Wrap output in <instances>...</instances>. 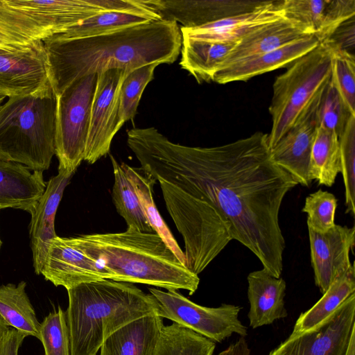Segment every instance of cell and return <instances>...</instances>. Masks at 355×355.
<instances>
[{"instance_id":"obj_1","label":"cell","mask_w":355,"mask_h":355,"mask_svg":"<svg viewBox=\"0 0 355 355\" xmlns=\"http://www.w3.org/2000/svg\"><path fill=\"white\" fill-rule=\"evenodd\" d=\"M127 144L151 179L166 182L211 206L230 234L280 277L285 239L279 211L298 184L271 159L268 134L257 132L214 147L171 141L154 127L134 128Z\"/></svg>"},{"instance_id":"obj_2","label":"cell","mask_w":355,"mask_h":355,"mask_svg":"<svg viewBox=\"0 0 355 355\" xmlns=\"http://www.w3.org/2000/svg\"><path fill=\"white\" fill-rule=\"evenodd\" d=\"M182 33L177 22L157 19L110 33L83 38L49 36L43 40L55 96L74 80L112 69L129 73L178 58Z\"/></svg>"},{"instance_id":"obj_3","label":"cell","mask_w":355,"mask_h":355,"mask_svg":"<svg viewBox=\"0 0 355 355\" xmlns=\"http://www.w3.org/2000/svg\"><path fill=\"white\" fill-rule=\"evenodd\" d=\"M69 242L98 261L110 279L166 288L184 289L193 294L198 275L183 265L156 233L132 227L119 233L93 234L68 237Z\"/></svg>"},{"instance_id":"obj_4","label":"cell","mask_w":355,"mask_h":355,"mask_svg":"<svg viewBox=\"0 0 355 355\" xmlns=\"http://www.w3.org/2000/svg\"><path fill=\"white\" fill-rule=\"evenodd\" d=\"M67 291L71 355H96L116 330L157 311L154 297L131 283L101 279Z\"/></svg>"},{"instance_id":"obj_5","label":"cell","mask_w":355,"mask_h":355,"mask_svg":"<svg viewBox=\"0 0 355 355\" xmlns=\"http://www.w3.org/2000/svg\"><path fill=\"white\" fill-rule=\"evenodd\" d=\"M56 106L51 87L9 97L0 107V159L48 170L55 153Z\"/></svg>"},{"instance_id":"obj_6","label":"cell","mask_w":355,"mask_h":355,"mask_svg":"<svg viewBox=\"0 0 355 355\" xmlns=\"http://www.w3.org/2000/svg\"><path fill=\"white\" fill-rule=\"evenodd\" d=\"M333 46V38L320 42L276 78L269 107L272 118L268 134L270 150L329 80Z\"/></svg>"},{"instance_id":"obj_7","label":"cell","mask_w":355,"mask_h":355,"mask_svg":"<svg viewBox=\"0 0 355 355\" xmlns=\"http://www.w3.org/2000/svg\"><path fill=\"white\" fill-rule=\"evenodd\" d=\"M158 182L166 209L183 238L185 266L198 275L233 240L230 227L207 202Z\"/></svg>"},{"instance_id":"obj_8","label":"cell","mask_w":355,"mask_h":355,"mask_svg":"<svg viewBox=\"0 0 355 355\" xmlns=\"http://www.w3.org/2000/svg\"><path fill=\"white\" fill-rule=\"evenodd\" d=\"M97 73L78 78L56 97L55 153L58 171L74 173L84 160Z\"/></svg>"},{"instance_id":"obj_9","label":"cell","mask_w":355,"mask_h":355,"mask_svg":"<svg viewBox=\"0 0 355 355\" xmlns=\"http://www.w3.org/2000/svg\"><path fill=\"white\" fill-rule=\"evenodd\" d=\"M157 304V314L191 329L214 342L220 343L233 334H248L239 319V306L223 304L216 308L197 304L177 291L149 288Z\"/></svg>"},{"instance_id":"obj_10","label":"cell","mask_w":355,"mask_h":355,"mask_svg":"<svg viewBox=\"0 0 355 355\" xmlns=\"http://www.w3.org/2000/svg\"><path fill=\"white\" fill-rule=\"evenodd\" d=\"M268 355H355V293L319 324L290 335Z\"/></svg>"},{"instance_id":"obj_11","label":"cell","mask_w":355,"mask_h":355,"mask_svg":"<svg viewBox=\"0 0 355 355\" xmlns=\"http://www.w3.org/2000/svg\"><path fill=\"white\" fill-rule=\"evenodd\" d=\"M127 72L112 69L97 73L84 160L94 164L110 152L112 141L121 128L119 93Z\"/></svg>"},{"instance_id":"obj_12","label":"cell","mask_w":355,"mask_h":355,"mask_svg":"<svg viewBox=\"0 0 355 355\" xmlns=\"http://www.w3.org/2000/svg\"><path fill=\"white\" fill-rule=\"evenodd\" d=\"M44 42L19 49L0 48V93L6 97L34 94L51 88Z\"/></svg>"},{"instance_id":"obj_13","label":"cell","mask_w":355,"mask_h":355,"mask_svg":"<svg viewBox=\"0 0 355 355\" xmlns=\"http://www.w3.org/2000/svg\"><path fill=\"white\" fill-rule=\"evenodd\" d=\"M322 88L270 149L272 160L297 184L304 187L312 182L309 176V167L318 127L317 112Z\"/></svg>"},{"instance_id":"obj_14","label":"cell","mask_w":355,"mask_h":355,"mask_svg":"<svg viewBox=\"0 0 355 355\" xmlns=\"http://www.w3.org/2000/svg\"><path fill=\"white\" fill-rule=\"evenodd\" d=\"M311 263L315 285L322 294L354 266L349 252L354 245V227L335 225L324 232L308 228Z\"/></svg>"},{"instance_id":"obj_15","label":"cell","mask_w":355,"mask_h":355,"mask_svg":"<svg viewBox=\"0 0 355 355\" xmlns=\"http://www.w3.org/2000/svg\"><path fill=\"white\" fill-rule=\"evenodd\" d=\"M41 275L55 286L67 290L82 283L110 278L98 261L73 246L68 237L58 236L49 245Z\"/></svg>"},{"instance_id":"obj_16","label":"cell","mask_w":355,"mask_h":355,"mask_svg":"<svg viewBox=\"0 0 355 355\" xmlns=\"http://www.w3.org/2000/svg\"><path fill=\"white\" fill-rule=\"evenodd\" d=\"M161 19L180 22L182 27L190 28L248 12L260 4L261 1H171L139 0Z\"/></svg>"},{"instance_id":"obj_17","label":"cell","mask_w":355,"mask_h":355,"mask_svg":"<svg viewBox=\"0 0 355 355\" xmlns=\"http://www.w3.org/2000/svg\"><path fill=\"white\" fill-rule=\"evenodd\" d=\"M284 17L314 35L320 42L331 39L355 15V0H282Z\"/></svg>"},{"instance_id":"obj_18","label":"cell","mask_w":355,"mask_h":355,"mask_svg":"<svg viewBox=\"0 0 355 355\" xmlns=\"http://www.w3.org/2000/svg\"><path fill=\"white\" fill-rule=\"evenodd\" d=\"M284 17L281 1H263L253 9L206 25L180 27L182 37L219 43H236L258 27Z\"/></svg>"},{"instance_id":"obj_19","label":"cell","mask_w":355,"mask_h":355,"mask_svg":"<svg viewBox=\"0 0 355 355\" xmlns=\"http://www.w3.org/2000/svg\"><path fill=\"white\" fill-rule=\"evenodd\" d=\"M320 41L314 35L293 41L280 48L250 56L220 67L212 81L225 84L246 81L254 76L288 65L317 47Z\"/></svg>"},{"instance_id":"obj_20","label":"cell","mask_w":355,"mask_h":355,"mask_svg":"<svg viewBox=\"0 0 355 355\" xmlns=\"http://www.w3.org/2000/svg\"><path fill=\"white\" fill-rule=\"evenodd\" d=\"M73 173L58 171L46 182L45 191L40 198L35 211L31 215L29 225L33 268L41 275L42 268L51 241L57 235L55 218L64 189Z\"/></svg>"},{"instance_id":"obj_21","label":"cell","mask_w":355,"mask_h":355,"mask_svg":"<svg viewBox=\"0 0 355 355\" xmlns=\"http://www.w3.org/2000/svg\"><path fill=\"white\" fill-rule=\"evenodd\" d=\"M46 182L42 171L0 159V209L13 208L35 211Z\"/></svg>"},{"instance_id":"obj_22","label":"cell","mask_w":355,"mask_h":355,"mask_svg":"<svg viewBox=\"0 0 355 355\" xmlns=\"http://www.w3.org/2000/svg\"><path fill=\"white\" fill-rule=\"evenodd\" d=\"M250 326L255 329L272 324L288 315L284 304L286 284L264 269L250 272L247 277Z\"/></svg>"},{"instance_id":"obj_23","label":"cell","mask_w":355,"mask_h":355,"mask_svg":"<svg viewBox=\"0 0 355 355\" xmlns=\"http://www.w3.org/2000/svg\"><path fill=\"white\" fill-rule=\"evenodd\" d=\"M163 326L156 313L134 320L104 340L100 355H153Z\"/></svg>"},{"instance_id":"obj_24","label":"cell","mask_w":355,"mask_h":355,"mask_svg":"<svg viewBox=\"0 0 355 355\" xmlns=\"http://www.w3.org/2000/svg\"><path fill=\"white\" fill-rule=\"evenodd\" d=\"M309 35H312L302 26L284 17L263 24L243 37L236 44L220 67L250 56L273 51Z\"/></svg>"},{"instance_id":"obj_25","label":"cell","mask_w":355,"mask_h":355,"mask_svg":"<svg viewBox=\"0 0 355 355\" xmlns=\"http://www.w3.org/2000/svg\"><path fill=\"white\" fill-rule=\"evenodd\" d=\"M57 33L49 21L0 0V48L25 47Z\"/></svg>"},{"instance_id":"obj_26","label":"cell","mask_w":355,"mask_h":355,"mask_svg":"<svg viewBox=\"0 0 355 355\" xmlns=\"http://www.w3.org/2000/svg\"><path fill=\"white\" fill-rule=\"evenodd\" d=\"M11 6L49 21L58 33L104 12L94 0H8Z\"/></svg>"},{"instance_id":"obj_27","label":"cell","mask_w":355,"mask_h":355,"mask_svg":"<svg viewBox=\"0 0 355 355\" xmlns=\"http://www.w3.org/2000/svg\"><path fill=\"white\" fill-rule=\"evenodd\" d=\"M236 43L209 42L182 37L180 64L198 83L212 81L214 74Z\"/></svg>"},{"instance_id":"obj_28","label":"cell","mask_w":355,"mask_h":355,"mask_svg":"<svg viewBox=\"0 0 355 355\" xmlns=\"http://www.w3.org/2000/svg\"><path fill=\"white\" fill-rule=\"evenodd\" d=\"M26 286L24 281L17 285L11 283L0 285V316L9 327L26 337L39 338L40 323L26 293Z\"/></svg>"},{"instance_id":"obj_29","label":"cell","mask_w":355,"mask_h":355,"mask_svg":"<svg viewBox=\"0 0 355 355\" xmlns=\"http://www.w3.org/2000/svg\"><path fill=\"white\" fill-rule=\"evenodd\" d=\"M128 180L132 184L146 218L155 233L159 235L167 246L172 250L180 261L185 266V257L170 229L159 214L153 196V187L155 180L141 173V168H136L121 163ZM143 172V171H142Z\"/></svg>"},{"instance_id":"obj_30","label":"cell","mask_w":355,"mask_h":355,"mask_svg":"<svg viewBox=\"0 0 355 355\" xmlns=\"http://www.w3.org/2000/svg\"><path fill=\"white\" fill-rule=\"evenodd\" d=\"M353 293H355L354 266L335 279L322 297L310 309L300 315L291 335L302 334L317 326Z\"/></svg>"},{"instance_id":"obj_31","label":"cell","mask_w":355,"mask_h":355,"mask_svg":"<svg viewBox=\"0 0 355 355\" xmlns=\"http://www.w3.org/2000/svg\"><path fill=\"white\" fill-rule=\"evenodd\" d=\"M340 173V153L338 135L318 127L313 144L309 176L319 184L331 187Z\"/></svg>"},{"instance_id":"obj_32","label":"cell","mask_w":355,"mask_h":355,"mask_svg":"<svg viewBox=\"0 0 355 355\" xmlns=\"http://www.w3.org/2000/svg\"><path fill=\"white\" fill-rule=\"evenodd\" d=\"M157 19H161L140 13L104 11L53 35L65 39L94 37Z\"/></svg>"},{"instance_id":"obj_33","label":"cell","mask_w":355,"mask_h":355,"mask_svg":"<svg viewBox=\"0 0 355 355\" xmlns=\"http://www.w3.org/2000/svg\"><path fill=\"white\" fill-rule=\"evenodd\" d=\"M110 159L114 177L112 200L117 212L125 219L128 228L132 227L144 233H155L124 170L112 155Z\"/></svg>"},{"instance_id":"obj_34","label":"cell","mask_w":355,"mask_h":355,"mask_svg":"<svg viewBox=\"0 0 355 355\" xmlns=\"http://www.w3.org/2000/svg\"><path fill=\"white\" fill-rule=\"evenodd\" d=\"M213 340L175 322L164 325L153 355H212Z\"/></svg>"},{"instance_id":"obj_35","label":"cell","mask_w":355,"mask_h":355,"mask_svg":"<svg viewBox=\"0 0 355 355\" xmlns=\"http://www.w3.org/2000/svg\"><path fill=\"white\" fill-rule=\"evenodd\" d=\"M330 80L351 114L355 115L354 55L334 39Z\"/></svg>"},{"instance_id":"obj_36","label":"cell","mask_w":355,"mask_h":355,"mask_svg":"<svg viewBox=\"0 0 355 355\" xmlns=\"http://www.w3.org/2000/svg\"><path fill=\"white\" fill-rule=\"evenodd\" d=\"M158 65H144L126 73L119 93V113L122 125L132 120L137 114L142 93L153 80L154 71Z\"/></svg>"},{"instance_id":"obj_37","label":"cell","mask_w":355,"mask_h":355,"mask_svg":"<svg viewBox=\"0 0 355 355\" xmlns=\"http://www.w3.org/2000/svg\"><path fill=\"white\" fill-rule=\"evenodd\" d=\"M340 173L345 186L346 213L354 216L355 115H352L339 136Z\"/></svg>"},{"instance_id":"obj_38","label":"cell","mask_w":355,"mask_h":355,"mask_svg":"<svg viewBox=\"0 0 355 355\" xmlns=\"http://www.w3.org/2000/svg\"><path fill=\"white\" fill-rule=\"evenodd\" d=\"M38 339L42 343L44 355H71L66 312L60 306L40 323Z\"/></svg>"},{"instance_id":"obj_39","label":"cell","mask_w":355,"mask_h":355,"mask_svg":"<svg viewBox=\"0 0 355 355\" xmlns=\"http://www.w3.org/2000/svg\"><path fill=\"white\" fill-rule=\"evenodd\" d=\"M352 115L330 78L322 88L318 107V127L336 132L338 137Z\"/></svg>"},{"instance_id":"obj_40","label":"cell","mask_w":355,"mask_h":355,"mask_svg":"<svg viewBox=\"0 0 355 355\" xmlns=\"http://www.w3.org/2000/svg\"><path fill=\"white\" fill-rule=\"evenodd\" d=\"M338 200L335 196L319 189L305 199L302 211L307 214V226L318 232H324L336 224L335 214Z\"/></svg>"},{"instance_id":"obj_41","label":"cell","mask_w":355,"mask_h":355,"mask_svg":"<svg viewBox=\"0 0 355 355\" xmlns=\"http://www.w3.org/2000/svg\"><path fill=\"white\" fill-rule=\"evenodd\" d=\"M26 336L19 331L10 328L0 346V355H18Z\"/></svg>"},{"instance_id":"obj_42","label":"cell","mask_w":355,"mask_h":355,"mask_svg":"<svg viewBox=\"0 0 355 355\" xmlns=\"http://www.w3.org/2000/svg\"><path fill=\"white\" fill-rule=\"evenodd\" d=\"M218 355H250V349L245 339L241 337Z\"/></svg>"},{"instance_id":"obj_43","label":"cell","mask_w":355,"mask_h":355,"mask_svg":"<svg viewBox=\"0 0 355 355\" xmlns=\"http://www.w3.org/2000/svg\"><path fill=\"white\" fill-rule=\"evenodd\" d=\"M9 329L10 327L6 324V323L0 316V346Z\"/></svg>"},{"instance_id":"obj_44","label":"cell","mask_w":355,"mask_h":355,"mask_svg":"<svg viewBox=\"0 0 355 355\" xmlns=\"http://www.w3.org/2000/svg\"><path fill=\"white\" fill-rule=\"evenodd\" d=\"M6 98V96L0 93V107H1L2 103L3 102Z\"/></svg>"},{"instance_id":"obj_45","label":"cell","mask_w":355,"mask_h":355,"mask_svg":"<svg viewBox=\"0 0 355 355\" xmlns=\"http://www.w3.org/2000/svg\"><path fill=\"white\" fill-rule=\"evenodd\" d=\"M1 245H2V241H1V236H0V250H1Z\"/></svg>"}]
</instances>
